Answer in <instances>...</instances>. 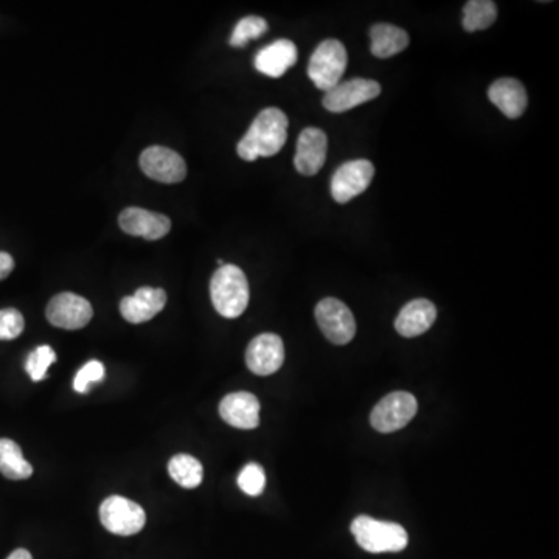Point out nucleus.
Listing matches in <instances>:
<instances>
[{
  "mask_svg": "<svg viewBox=\"0 0 559 559\" xmlns=\"http://www.w3.org/2000/svg\"><path fill=\"white\" fill-rule=\"evenodd\" d=\"M288 125L285 112L278 108L264 109L238 143V156L247 162H254L258 157H272L280 153L288 139Z\"/></svg>",
  "mask_w": 559,
  "mask_h": 559,
  "instance_id": "1",
  "label": "nucleus"
},
{
  "mask_svg": "<svg viewBox=\"0 0 559 559\" xmlns=\"http://www.w3.org/2000/svg\"><path fill=\"white\" fill-rule=\"evenodd\" d=\"M213 306L226 319H237L249 305L250 291L246 274L235 264H224L210 282Z\"/></svg>",
  "mask_w": 559,
  "mask_h": 559,
  "instance_id": "2",
  "label": "nucleus"
},
{
  "mask_svg": "<svg viewBox=\"0 0 559 559\" xmlns=\"http://www.w3.org/2000/svg\"><path fill=\"white\" fill-rule=\"evenodd\" d=\"M351 533L359 547L369 553L401 552L409 544V536L400 524L376 521L370 516H358L351 524Z\"/></svg>",
  "mask_w": 559,
  "mask_h": 559,
  "instance_id": "3",
  "label": "nucleus"
},
{
  "mask_svg": "<svg viewBox=\"0 0 559 559\" xmlns=\"http://www.w3.org/2000/svg\"><path fill=\"white\" fill-rule=\"evenodd\" d=\"M347 63L348 56L344 44L337 39H327L314 50L308 64V75L317 89L328 92L341 83Z\"/></svg>",
  "mask_w": 559,
  "mask_h": 559,
  "instance_id": "4",
  "label": "nucleus"
},
{
  "mask_svg": "<svg viewBox=\"0 0 559 559\" xmlns=\"http://www.w3.org/2000/svg\"><path fill=\"white\" fill-rule=\"evenodd\" d=\"M417 412V398L412 393L393 392L376 404L370 415V421L376 431L390 434L406 428L407 424L414 420Z\"/></svg>",
  "mask_w": 559,
  "mask_h": 559,
  "instance_id": "5",
  "label": "nucleus"
},
{
  "mask_svg": "<svg viewBox=\"0 0 559 559\" xmlns=\"http://www.w3.org/2000/svg\"><path fill=\"white\" fill-rule=\"evenodd\" d=\"M100 521L114 535L132 536L142 532L146 514L136 502L122 496H111L101 504Z\"/></svg>",
  "mask_w": 559,
  "mask_h": 559,
  "instance_id": "6",
  "label": "nucleus"
},
{
  "mask_svg": "<svg viewBox=\"0 0 559 559\" xmlns=\"http://www.w3.org/2000/svg\"><path fill=\"white\" fill-rule=\"evenodd\" d=\"M316 320L331 344L347 345L355 339V316L341 300L328 297L317 303Z\"/></svg>",
  "mask_w": 559,
  "mask_h": 559,
  "instance_id": "7",
  "label": "nucleus"
},
{
  "mask_svg": "<svg viewBox=\"0 0 559 559\" xmlns=\"http://www.w3.org/2000/svg\"><path fill=\"white\" fill-rule=\"evenodd\" d=\"M375 167L367 159L345 162L337 168L331 179V195L339 204H347L356 196L362 195L372 184Z\"/></svg>",
  "mask_w": 559,
  "mask_h": 559,
  "instance_id": "8",
  "label": "nucleus"
},
{
  "mask_svg": "<svg viewBox=\"0 0 559 559\" xmlns=\"http://www.w3.org/2000/svg\"><path fill=\"white\" fill-rule=\"evenodd\" d=\"M381 95V86L378 81L355 78V80L344 81L325 92L323 106L334 114L350 111L358 108L367 101L375 100Z\"/></svg>",
  "mask_w": 559,
  "mask_h": 559,
  "instance_id": "9",
  "label": "nucleus"
},
{
  "mask_svg": "<svg viewBox=\"0 0 559 559\" xmlns=\"http://www.w3.org/2000/svg\"><path fill=\"white\" fill-rule=\"evenodd\" d=\"M140 168L148 178L162 184H178L187 176V164L181 154L165 146L146 148L140 156Z\"/></svg>",
  "mask_w": 559,
  "mask_h": 559,
  "instance_id": "10",
  "label": "nucleus"
},
{
  "mask_svg": "<svg viewBox=\"0 0 559 559\" xmlns=\"http://www.w3.org/2000/svg\"><path fill=\"white\" fill-rule=\"evenodd\" d=\"M47 320L53 327L63 330H80L91 322L94 316L91 303L84 297L72 294V292H61L53 297L47 305Z\"/></svg>",
  "mask_w": 559,
  "mask_h": 559,
  "instance_id": "11",
  "label": "nucleus"
},
{
  "mask_svg": "<svg viewBox=\"0 0 559 559\" xmlns=\"http://www.w3.org/2000/svg\"><path fill=\"white\" fill-rule=\"evenodd\" d=\"M285 362V345L282 337L264 333L255 337L246 350V364L250 372L258 376H269L278 372Z\"/></svg>",
  "mask_w": 559,
  "mask_h": 559,
  "instance_id": "12",
  "label": "nucleus"
},
{
  "mask_svg": "<svg viewBox=\"0 0 559 559\" xmlns=\"http://www.w3.org/2000/svg\"><path fill=\"white\" fill-rule=\"evenodd\" d=\"M119 224L123 232L132 237H142L148 241L167 237L171 229V221L162 213L150 212L139 207H128L119 216Z\"/></svg>",
  "mask_w": 559,
  "mask_h": 559,
  "instance_id": "13",
  "label": "nucleus"
},
{
  "mask_svg": "<svg viewBox=\"0 0 559 559\" xmlns=\"http://www.w3.org/2000/svg\"><path fill=\"white\" fill-rule=\"evenodd\" d=\"M327 134L319 128L303 129L297 140L296 164L297 171L303 176H314L322 170L327 160Z\"/></svg>",
  "mask_w": 559,
  "mask_h": 559,
  "instance_id": "14",
  "label": "nucleus"
},
{
  "mask_svg": "<svg viewBox=\"0 0 559 559\" xmlns=\"http://www.w3.org/2000/svg\"><path fill=\"white\" fill-rule=\"evenodd\" d=\"M219 415L232 428L249 431L260 424V403L252 393H230L219 404Z\"/></svg>",
  "mask_w": 559,
  "mask_h": 559,
  "instance_id": "15",
  "label": "nucleus"
},
{
  "mask_svg": "<svg viewBox=\"0 0 559 559\" xmlns=\"http://www.w3.org/2000/svg\"><path fill=\"white\" fill-rule=\"evenodd\" d=\"M167 305V292L160 288L137 289L134 296L125 297L120 302V313L129 323H143L153 319Z\"/></svg>",
  "mask_w": 559,
  "mask_h": 559,
  "instance_id": "16",
  "label": "nucleus"
},
{
  "mask_svg": "<svg viewBox=\"0 0 559 559\" xmlns=\"http://www.w3.org/2000/svg\"><path fill=\"white\" fill-rule=\"evenodd\" d=\"M297 47L289 39H280L264 47L255 56V69L266 77L280 78L297 63Z\"/></svg>",
  "mask_w": 559,
  "mask_h": 559,
  "instance_id": "17",
  "label": "nucleus"
},
{
  "mask_svg": "<svg viewBox=\"0 0 559 559\" xmlns=\"http://www.w3.org/2000/svg\"><path fill=\"white\" fill-rule=\"evenodd\" d=\"M488 98L508 119H519L528 105L527 91L521 81L500 78L488 89Z\"/></svg>",
  "mask_w": 559,
  "mask_h": 559,
  "instance_id": "18",
  "label": "nucleus"
},
{
  "mask_svg": "<svg viewBox=\"0 0 559 559\" xmlns=\"http://www.w3.org/2000/svg\"><path fill=\"white\" fill-rule=\"evenodd\" d=\"M437 319V308L426 299L412 300L401 308L395 328L401 336L417 337L426 333Z\"/></svg>",
  "mask_w": 559,
  "mask_h": 559,
  "instance_id": "19",
  "label": "nucleus"
},
{
  "mask_svg": "<svg viewBox=\"0 0 559 559\" xmlns=\"http://www.w3.org/2000/svg\"><path fill=\"white\" fill-rule=\"evenodd\" d=\"M370 39H372L373 56L376 58H392L398 53L404 52L409 47V35L403 28L392 24H376L370 28Z\"/></svg>",
  "mask_w": 559,
  "mask_h": 559,
  "instance_id": "20",
  "label": "nucleus"
},
{
  "mask_svg": "<svg viewBox=\"0 0 559 559\" xmlns=\"http://www.w3.org/2000/svg\"><path fill=\"white\" fill-rule=\"evenodd\" d=\"M0 473L10 480L28 479L33 474V466L24 459L18 443L8 438H0Z\"/></svg>",
  "mask_w": 559,
  "mask_h": 559,
  "instance_id": "21",
  "label": "nucleus"
},
{
  "mask_svg": "<svg viewBox=\"0 0 559 559\" xmlns=\"http://www.w3.org/2000/svg\"><path fill=\"white\" fill-rule=\"evenodd\" d=\"M168 473L174 482L188 490L198 488L204 479V468L201 462L188 454L174 455L168 463Z\"/></svg>",
  "mask_w": 559,
  "mask_h": 559,
  "instance_id": "22",
  "label": "nucleus"
},
{
  "mask_svg": "<svg viewBox=\"0 0 559 559\" xmlns=\"http://www.w3.org/2000/svg\"><path fill=\"white\" fill-rule=\"evenodd\" d=\"M497 19V5L491 0H469L463 7V28L466 32L487 30Z\"/></svg>",
  "mask_w": 559,
  "mask_h": 559,
  "instance_id": "23",
  "label": "nucleus"
},
{
  "mask_svg": "<svg viewBox=\"0 0 559 559\" xmlns=\"http://www.w3.org/2000/svg\"><path fill=\"white\" fill-rule=\"evenodd\" d=\"M268 32V22L258 16H247L241 19L230 36V46L244 47L250 39H257Z\"/></svg>",
  "mask_w": 559,
  "mask_h": 559,
  "instance_id": "24",
  "label": "nucleus"
},
{
  "mask_svg": "<svg viewBox=\"0 0 559 559\" xmlns=\"http://www.w3.org/2000/svg\"><path fill=\"white\" fill-rule=\"evenodd\" d=\"M56 361V353L49 345H41L28 355L25 362V370L33 381L38 382L46 379L47 370Z\"/></svg>",
  "mask_w": 559,
  "mask_h": 559,
  "instance_id": "25",
  "label": "nucleus"
},
{
  "mask_svg": "<svg viewBox=\"0 0 559 559\" xmlns=\"http://www.w3.org/2000/svg\"><path fill=\"white\" fill-rule=\"evenodd\" d=\"M238 487L247 496H260L266 487V474L258 463H249L244 466L240 476H238Z\"/></svg>",
  "mask_w": 559,
  "mask_h": 559,
  "instance_id": "26",
  "label": "nucleus"
},
{
  "mask_svg": "<svg viewBox=\"0 0 559 559\" xmlns=\"http://www.w3.org/2000/svg\"><path fill=\"white\" fill-rule=\"evenodd\" d=\"M24 327V316L18 310H0V341H13L21 336Z\"/></svg>",
  "mask_w": 559,
  "mask_h": 559,
  "instance_id": "27",
  "label": "nucleus"
},
{
  "mask_svg": "<svg viewBox=\"0 0 559 559\" xmlns=\"http://www.w3.org/2000/svg\"><path fill=\"white\" fill-rule=\"evenodd\" d=\"M105 375V365L101 364L100 361L87 362L83 369L75 376L73 389L77 390L78 393H86L92 384L100 382L101 379L105 378Z\"/></svg>",
  "mask_w": 559,
  "mask_h": 559,
  "instance_id": "28",
  "label": "nucleus"
},
{
  "mask_svg": "<svg viewBox=\"0 0 559 559\" xmlns=\"http://www.w3.org/2000/svg\"><path fill=\"white\" fill-rule=\"evenodd\" d=\"M14 269V260L7 252H0V280H4Z\"/></svg>",
  "mask_w": 559,
  "mask_h": 559,
  "instance_id": "29",
  "label": "nucleus"
},
{
  "mask_svg": "<svg viewBox=\"0 0 559 559\" xmlns=\"http://www.w3.org/2000/svg\"><path fill=\"white\" fill-rule=\"evenodd\" d=\"M7 559H33L32 553L25 549L14 550Z\"/></svg>",
  "mask_w": 559,
  "mask_h": 559,
  "instance_id": "30",
  "label": "nucleus"
}]
</instances>
